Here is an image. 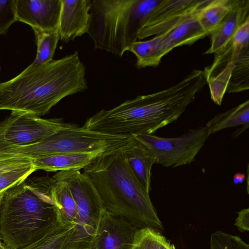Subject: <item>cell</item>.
Wrapping results in <instances>:
<instances>
[{"label": "cell", "instance_id": "ffe728a7", "mask_svg": "<svg viewBox=\"0 0 249 249\" xmlns=\"http://www.w3.org/2000/svg\"><path fill=\"white\" fill-rule=\"evenodd\" d=\"M235 0H208L197 12L196 17L208 35L212 34L228 14Z\"/></svg>", "mask_w": 249, "mask_h": 249}, {"label": "cell", "instance_id": "5bb4252c", "mask_svg": "<svg viewBox=\"0 0 249 249\" xmlns=\"http://www.w3.org/2000/svg\"><path fill=\"white\" fill-rule=\"evenodd\" d=\"M214 54L213 63L206 67L203 72L209 86L212 99L216 104L221 105L235 60L238 55L232 53L230 44Z\"/></svg>", "mask_w": 249, "mask_h": 249}, {"label": "cell", "instance_id": "52a82bcc", "mask_svg": "<svg viewBox=\"0 0 249 249\" xmlns=\"http://www.w3.org/2000/svg\"><path fill=\"white\" fill-rule=\"evenodd\" d=\"M56 175L69 187L76 204L77 224L64 249H91L104 202L91 178L80 170L60 171Z\"/></svg>", "mask_w": 249, "mask_h": 249}, {"label": "cell", "instance_id": "f1b7e54d", "mask_svg": "<svg viewBox=\"0 0 249 249\" xmlns=\"http://www.w3.org/2000/svg\"><path fill=\"white\" fill-rule=\"evenodd\" d=\"M32 163V160L23 157L0 155V174Z\"/></svg>", "mask_w": 249, "mask_h": 249}, {"label": "cell", "instance_id": "6da1fadb", "mask_svg": "<svg viewBox=\"0 0 249 249\" xmlns=\"http://www.w3.org/2000/svg\"><path fill=\"white\" fill-rule=\"evenodd\" d=\"M206 83L203 71L194 70L168 89L138 96L112 109L98 111L83 126L114 135H151L176 121Z\"/></svg>", "mask_w": 249, "mask_h": 249}, {"label": "cell", "instance_id": "8fae6325", "mask_svg": "<svg viewBox=\"0 0 249 249\" xmlns=\"http://www.w3.org/2000/svg\"><path fill=\"white\" fill-rule=\"evenodd\" d=\"M138 228L106 209L101 214L91 249H131Z\"/></svg>", "mask_w": 249, "mask_h": 249}, {"label": "cell", "instance_id": "9c48e42d", "mask_svg": "<svg viewBox=\"0 0 249 249\" xmlns=\"http://www.w3.org/2000/svg\"><path fill=\"white\" fill-rule=\"evenodd\" d=\"M71 124L61 118L43 119L29 114L11 112L0 122V149L36 142Z\"/></svg>", "mask_w": 249, "mask_h": 249}, {"label": "cell", "instance_id": "7a4b0ae2", "mask_svg": "<svg viewBox=\"0 0 249 249\" xmlns=\"http://www.w3.org/2000/svg\"><path fill=\"white\" fill-rule=\"evenodd\" d=\"M87 89L85 67L75 52L44 64L32 62L0 83V110L40 117L64 98Z\"/></svg>", "mask_w": 249, "mask_h": 249}, {"label": "cell", "instance_id": "603a6c76", "mask_svg": "<svg viewBox=\"0 0 249 249\" xmlns=\"http://www.w3.org/2000/svg\"><path fill=\"white\" fill-rule=\"evenodd\" d=\"M37 46L35 64H44L53 60L60 39L59 31H44L33 30Z\"/></svg>", "mask_w": 249, "mask_h": 249}, {"label": "cell", "instance_id": "4dcf8cb0", "mask_svg": "<svg viewBox=\"0 0 249 249\" xmlns=\"http://www.w3.org/2000/svg\"><path fill=\"white\" fill-rule=\"evenodd\" d=\"M246 178V175L244 174L237 173L233 177V181L235 184H241L243 182Z\"/></svg>", "mask_w": 249, "mask_h": 249}, {"label": "cell", "instance_id": "d6986e66", "mask_svg": "<svg viewBox=\"0 0 249 249\" xmlns=\"http://www.w3.org/2000/svg\"><path fill=\"white\" fill-rule=\"evenodd\" d=\"M242 125L232 134L236 138L249 127V101L227 111L218 113L204 126L209 136L222 129Z\"/></svg>", "mask_w": 249, "mask_h": 249}, {"label": "cell", "instance_id": "ac0fdd59", "mask_svg": "<svg viewBox=\"0 0 249 249\" xmlns=\"http://www.w3.org/2000/svg\"><path fill=\"white\" fill-rule=\"evenodd\" d=\"M124 153L135 177L145 191L149 193L151 169L156 161L154 154L135 139L124 148Z\"/></svg>", "mask_w": 249, "mask_h": 249}, {"label": "cell", "instance_id": "ba28073f", "mask_svg": "<svg viewBox=\"0 0 249 249\" xmlns=\"http://www.w3.org/2000/svg\"><path fill=\"white\" fill-rule=\"evenodd\" d=\"M133 136L154 154L155 163L173 168L194 161L209 137L205 126L189 130L177 137L163 138L152 134Z\"/></svg>", "mask_w": 249, "mask_h": 249}, {"label": "cell", "instance_id": "836d02e7", "mask_svg": "<svg viewBox=\"0 0 249 249\" xmlns=\"http://www.w3.org/2000/svg\"><path fill=\"white\" fill-rule=\"evenodd\" d=\"M175 249V248L174 247V246L173 245V246L172 247V249Z\"/></svg>", "mask_w": 249, "mask_h": 249}, {"label": "cell", "instance_id": "1f68e13d", "mask_svg": "<svg viewBox=\"0 0 249 249\" xmlns=\"http://www.w3.org/2000/svg\"><path fill=\"white\" fill-rule=\"evenodd\" d=\"M0 249H9L0 239Z\"/></svg>", "mask_w": 249, "mask_h": 249}, {"label": "cell", "instance_id": "e0dca14e", "mask_svg": "<svg viewBox=\"0 0 249 249\" xmlns=\"http://www.w3.org/2000/svg\"><path fill=\"white\" fill-rule=\"evenodd\" d=\"M104 153H67L48 155L32 159L36 171L60 172L80 170Z\"/></svg>", "mask_w": 249, "mask_h": 249}, {"label": "cell", "instance_id": "44dd1931", "mask_svg": "<svg viewBox=\"0 0 249 249\" xmlns=\"http://www.w3.org/2000/svg\"><path fill=\"white\" fill-rule=\"evenodd\" d=\"M75 227L61 217L43 237L21 249H64Z\"/></svg>", "mask_w": 249, "mask_h": 249}, {"label": "cell", "instance_id": "d6a6232c", "mask_svg": "<svg viewBox=\"0 0 249 249\" xmlns=\"http://www.w3.org/2000/svg\"><path fill=\"white\" fill-rule=\"evenodd\" d=\"M3 192H4V191L0 192V204L1 198H2V196H3Z\"/></svg>", "mask_w": 249, "mask_h": 249}, {"label": "cell", "instance_id": "8992f818", "mask_svg": "<svg viewBox=\"0 0 249 249\" xmlns=\"http://www.w3.org/2000/svg\"><path fill=\"white\" fill-rule=\"evenodd\" d=\"M134 140L133 135H119L89 130L71 124L36 142L0 149V155L31 160L48 155L108 153L123 148Z\"/></svg>", "mask_w": 249, "mask_h": 249}, {"label": "cell", "instance_id": "9a60e30c", "mask_svg": "<svg viewBox=\"0 0 249 249\" xmlns=\"http://www.w3.org/2000/svg\"><path fill=\"white\" fill-rule=\"evenodd\" d=\"M196 15L162 33V38L155 53L156 67L159 65L161 58L174 48L191 45L208 35L197 20Z\"/></svg>", "mask_w": 249, "mask_h": 249}, {"label": "cell", "instance_id": "83f0119b", "mask_svg": "<svg viewBox=\"0 0 249 249\" xmlns=\"http://www.w3.org/2000/svg\"><path fill=\"white\" fill-rule=\"evenodd\" d=\"M16 21V0H0V35H5Z\"/></svg>", "mask_w": 249, "mask_h": 249}, {"label": "cell", "instance_id": "484cf974", "mask_svg": "<svg viewBox=\"0 0 249 249\" xmlns=\"http://www.w3.org/2000/svg\"><path fill=\"white\" fill-rule=\"evenodd\" d=\"M210 247V249H249V245L239 236L217 231L211 235Z\"/></svg>", "mask_w": 249, "mask_h": 249}, {"label": "cell", "instance_id": "cb8c5ba5", "mask_svg": "<svg viewBox=\"0 0 249 249\" xmlns=\"http://www.w3.org/2000/svg\"><path fill=\"white\" fill-rule=\"evenodd\" d=\"M163 37V34L155 36L151 39L134 42L128 51L137 57L136 66L139 69L147 67H156L155 53Z\"/></svg>", "mask_w": 249, "mask_h": 249}, {"label": "cell", "instance_id": "d4e9b609", "mask_svg": "<svg viewBox=\"0 0 249 249\" xmlns=\"http://www.w3.org/2000/svg\"><path fill=\"white\" fill-rule=\"evenodd\" d=\"M173 246L160 231L145 227L137 230L131 249H171Z\"/></svg>", "mask_w": 249, "mask_h": 249}, {"label": "cell", "instance_id": "7c38bea8", "mask_svg": "<svg viewBox=\"0 0 249 249\" xmlns=\"http://www.w3.org/2000/svg\"><path fill=\"white\" fill-rule=\"evenodd\" d=\"M62 0H16L17 21L33 29L59 31Z\"/></svg>", "mask_w": 249, "mask_h": 249}, {"label": "cell", "instance_id": "30bf717a", "mask_svg": "<svg viewBox=\"0 0 249 249\" xmlns=\"http://www.w3.org/2000/svg\"><path fill=\"white\" fill-rule=\"evenodd\" d=\"M208 0H160L143 28L139 39L162 34L196 15Z\"/></svg>", "mask_w": 249, "mask_h": 249}, {"label": "cell", "instance_id": "3957f363", "mask_svg": "<svg viewBox=\"0 0 249 249\" xmlns=\"http://www.w3.org/2000/svg\"><path fill=\"white\" fill-rule=\"evenodd\" d=\"M50 178L37 177L3 192L0 239L9 249H21L43 237L59 220L50 194Z\"/></svg>", "mask_w": 249, "mask_h": 249}, {"label": "cell", "instance_id": "2e32d148", "mask_svg": "<svg viewBox=\"0 0 249 249\" xmlns=\"http://www.w3.org/2000/svg\"><path fill=\"white\" fill-rule=\"evenodd\" d=\"M248 18L249 0H235L230 12L210 34L211 46L205 53H215L226 47Z\"/></svg>", "mask_w": 249, "mask_h": 249}, {"label": "cell", "instance_id": "277c9868", "mask_svg": "<svg viewBox=\"0 0 249 249\" xmlns=\"http://www.w3.org/2000/svg\"><path fill=\"white\" fill-rule=\"evenodd\" d=\"M127 146L98 156L83 172L92 180L107 211L125 218L138 229L149 227L163 231L149 193L140 184L125 159L124 149Z\"/></svg>", "mask_w": 249, "mask_h": 249}, {"label": "cell", "instance_id": "f546056e", "mask_svg": "<svg viewBox=\"0 0 249 249\" xmlns=\"http://www.w3.org/2000/svg\"><path fill=\"white\" fill-rule=\"evenodd\" d=\"M238 217L236 218L234 225L241 232L249 231V209H243L237 212Z\"/></svg>", "mask_w": 249, "mask_h": 249}, {"label": "cell", "instance_id": "7402d4cb", "mask_svg": "<svg viewBox=\"0 0 249 249\" xmlns=\"http://www.w3.org/2000/svg\"><path fill=\"white\" fill-rule=\"evenodd\" d=\"M249 88V49L236 58L229 81L227 90L229 93L240 92Z\"/></svg>", "mask_w": 249, "mask_h": 249}, {"label": "cell", "instance_id": "4316f807", "mask_svg": "<svg viewBox=\"0 0 249 249\" xmlns=\"http://www.w3.org/2000/svg\"><path fill=\"white\" fill-rule=\"evenodd\" d=\"M35 171L32 162L27 166L0 174V192L24 182Z\"/></svg>", "mask_w": 249, "mask_h": 249}, {"label": "cell", "instance_id": "4fadbf2b", "mask_svg": "<svg viewBox=\"0 0 249 249\" xmlns=\"http://www.w3.org/2000/svg\"><path fill=\"white\" fill-rule=\"evenodd\" d=\"M91 6L90 0H62L59 40L67 43L88 33Z\"/></svg>", "mask_w": 249, "mask_h": 249}, {"label": "cell", "instance_id": "5b68a950", "mask_svg": "<svg viewBox=\"0 0 249 249\" xmlns=\"http://www.w3.org/2000/svg\"><path fill=\"white\" fill-rule=\"evenodd\" d=\"M160 0H92L88 34L96 49L122 56Z\"/></svg>", "mask_w": 249, "mask_h": 249}]
</instances>
